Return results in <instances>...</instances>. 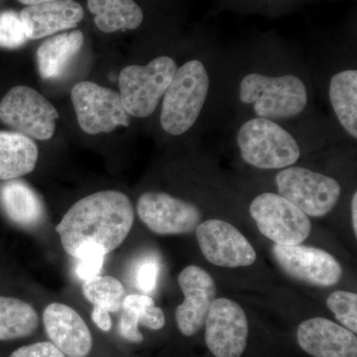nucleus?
Listing matches in <instances>:
<instances>
[{
	"label": "nucleus",
	"instance_id": "dca6fc26",
	"mask_svg": "<svg viewBox=\"0 0 357 357\" xmlns=\"http://www.w3.org/2000/svg\"><path fill=\"white\" fill-rule=\"evenodd\" d=\"M297 340L301 349L314 357H357L356 333L328 319L301 323Z\"/></svg>",
	"mask_w": 357,
	"mask_h": 357
},
{
	"label": "nucleus",
	"instance_id": "2f4dec72",
	"mask_svg": "<svg viewBox=\"0 0 357 357\" xmlns=\"http://www.w3.org/2000/svg\"><path fill=\"white\" fill-rule=\"evenodd\" d=\"M351 218L352 227H354V234L357 236V192H354L351 199Z\"/></svg>",
	"mask_w": 357,
	"mask_h": 357
},
{
	"label": "nucleus",
	"instance_id": "c756f323",
	"mask_svg": "<svg viewBox=\"0 0 357 357\" xmlns=\"http://www.w3.org/2000/svg\"><path fill=\"white\" fill-rule=\"evenodd\" d=\"M10 357H65V354L51 342H40L16 349Z\"/></svg>",
	"mask_w": 357,
	"mask_h": 357
},
{
	"label": "nucleus",
	"instance_id": "473e14b6",
	"mask_svg": "<svg viewBox=\"0 0 357 357\" xmlns=\"http://www.w3.org/2000/svg\"><path fill=\"white\" fill-rule=\"evenodd\" d=\"M20 3L25 6H34V4L43 3V2L54 1V0H18Z\"/></svg>",
	"mask_w": 357,
	"mask_h": 357
},
{
	"label": "nucleus",
	"instance_id": "cd10ccee",
	"mask_svg": "<svg viewBox=\"0 0 357 357\" xmlns=\"http://www.w3.org/2000/svg\"><path fill=\"white\" fill-rule=\"evenodd\" d=\"M158 262L146 259L139 263L136 271V285L144 293L153 292L156 288L160 271Z\"/></svg>",
	"mask_w": 357,
	"mask_h": 357
},
{
	"label": "nucleus",
	"instance_id": "ddd939ff",
	"mask_svg": "<svg viewBox=\"0 0 357 357\" xmlns=\"http://www.w3.org/2000/svg\"><path fill=\"white\" fill-rule=\"evenodd\" d=\"M272 252L281 269L297 280L319 287H332L342 278L340 262L321 249L301 244H275Z\"/></svg>",
	"mask_w": 357,
	"mask_h": 357
},
{
	"label": "nucleus",
	"instance_id": "f3484780",
	"mask_svg": "<svg viewBox=\"0 0 357 357\" xmlns=\"http://www.w3.org/2000/svg\"><path fill=\"white\" fill-rule=\"evenodd\" d=\"M20 15L27 38L36 40L76 27L84 18V9L75 0H54L27 6Z\"/></svg>",
	"mask_w": 357,
	"mask_h": 357
},
{
	"label": "nucleus",
	"instance_id": "4be33fe9",
	"mask_svg": "<svg viewBox=\"0 0 357 357\" xmlns=\"http://www.w3.org/2000/svg\"><path fill=\"white\" fill-rule=\"evenodd\" d=\"M84 44V34L79 30L46 40L37 50V65L44 79L59 77L70 61L76 57Z\"/></svg>",
	"mask_w": 357,
	"mask_h": 357
},
{
	"label": "nucleus",
	"instance_id": "b1692460",
	"mask_svg": "<svg viewBox=\"0 0 357 357\" xmlns=\"http://www.w3.org/2000/svg\"><path fill=\"white\" fill-rule=\"evenodd\" d=\"M38 326L34 307L24 301L0 296V340L29 337Z\"/></svg>",
	"mask_w": 357,
	"mask_h": 357
},
{
	"label": "nucleus",
	"instance_id": "393cba45",
	"mask_svg": "<svg viewBox=\"0 0 357 357\" xmlns=\"http://www.w3.org/2000/svg\"><path fill=\"white\" fill-rule=\"evenodd\" d=\"M82 290L93 307L109 312L121 311L126 290L121 282L114 277H93L84 281Z\"/></svg>",
	"mask_w": 357,
	"mask_h": 357
},
{
	"label": "nucleus",
	"instance_id": "a211bd4d",
	"mask_svg": "<svg viewBox=\"0 0 357 357\" xmlns=\"http://www.w3.org/2000/svg\"><path fill=\"white\" fill-rule=\"evenodd\" d=\"M0 206L9 220L23 229L36 227L44 218V204L39 195L17 178L0 185Z\"/></svg>",
	"mask_w": 357,
	"mask_h": 357
},
{
	"label": "nucleus",
	"instance_id": "2eb2a0df",
	"mask_svg": "<svg viewBox=\"0 0 357 357\" xmlns=\"http://www.w3.org/2000/svg\"><path fill=\"white\" fill-rule=\"evenodd\" d=\"M47 335L65 356L86 357L93 347V337L86 321L73 307L52 303L43 312Z\"/></svg>",
	"mask_w": 357,
	"mask_h": 357
},
{
	"label": "nucleus",
	"instance_id": "f03ea898",
	"mask_svg": "<svg viewBox=\"0 0 357 357\" xmlns=\"http://www.w3.org/2000/svg\"><path fill=\"white\" fill-rule=\"evenodd\" d=\"M237 100L251 117L279 122L292 121L306 112L309 86L294 73L249 72L237 86Z\"/></svg>",
	"mask_w": 357,
	"mask_h": 357
},
{
	"label": "nucleus",
	"instance_id": "4468645a",
	"mask_svg": "<svg viewBox=\"0 0 357 357\" xmlns=\"http://www.w3.org/2000/svg\"><path fill=\"white\" fill-rule=\"evenodd\" d=\"M178 282L185 300L176 310V321L183 335L192 337L204 326L217 295V286L206 270L195 265L185 267L178 275Z\"/></svg>",
	"mask_w": 357,
	"mask_h": 357
},
{
	"label": "nucleus",
	"instance_id": "7c9ffc66",
	"mask_svg": "<svg viewBox=\"0 0 357 357\" xmlns=\"http://www.w3.org/2000/svg\"><path fill=\"white\" fill-rule=\"evenodd\" d=\"M91 319L103 332H109L112 328V318H110L109 312L105 310L93 307V312H91Z\"/></svg>",
	"mask_w": 357,
	"mask_h": 357
},
{
	"label": "nucleus",
	"instance_id": "bb28decb",
	"mask_svg": "<svg viewBox=\"0 0 357 357\" xmlns=\"http://www.w3.org/2000/svg\"><path fill=\"white\" fill-rule=\"evenodd\" d=\"M24 24L15 11H4L0 14V47L16 49L27 41Z\"/></svg>",
	"mask_w": 357,
	"mask_h": 357
},
{
	"label": "nucleus",
	"instance_id": "9d476101",
	"mask_svg": "<svg viewBox=\"0 0 357 357\" xmlns=\"http://www.w3.org/2000/svg\"><path fill=\"white\" fill-rule=\"evenodd\" d=\"M137 213L148 229L160 236L189 234L202 222V213L196 204L162 192L140 196Z\"/></svg>",
	"mask_w": 357,
	"mask_h": 357
},
{
	"label": "nucleus",
	"instance_id": "f257e3e1",
	"mask_svg": "<svg viewBox=\"0 0 357 357\" xmlns=\"http://www.w3.org/2000/svg\"><path fill=\"white\" fill-rule=\"evenodd\" d=\"M134 208L123 192L102 191L77 201L56 227L66 252L81 259L109 255L123 243L134 222Z\"/></svg>",
	"mask_w": 357,
	"mask_h": 357
},
{
	"label": "nucleus",
	"instance_id": "5701e85b",
	"mask_svg": "<svg viewBox=\"0 0 357 357\" xmlns=\"http://www.w3.org/2000/svg\"><path fill=\"white\" fill-rule=\"evenodd\" d=\"M96 27L105 33L128 31L140 27L144 13L134 0H88Z\"/></svg>",
	"mask_w": 357,
	"mask_h": 357
},
{
	"label": "nucleus",
	"instance_id": "20e7f679",
	"mask_svg": "<svg viewBox=\"0 0 357 357\" xmlns=\"http://www.w3.org/2000/svg\"><path fill=\"white\" fill-rule=\"evenodd\" d=\"M236 135L241 158L260 170H282L300 159L299 142L279 122L249 117L239 126Z\"/></svg>",
	"mask_w": 357,
	"mask_h": 357
},
{
	"label": "nucleus",
	"instance_id": "aec40b11",
	"mask_svg": "<svg viewBox=\"0 0 357 357\" xmlns=\"http://www.w3.org/2000/svg\"><path fill=\"white\" fill-rule=\"evenodd\" d=\"M36 143L18 132L0 131V181L31 173L38 160Z\"/></svg>",
	"mask_w": 357,
	"mask_h": 357
},
{
	"label": "nucleus",
	"instance_id": "6e6552de",
	"mask_svg": "<svg viewBox=\"0 0 357 357\" xmlns=\"http://www.w3.org/2000/svg\"><path fill=\"white\" fill-rule=\"evenodd\" d=\"M58 119L55 107L30 86H14L0 102V121L35 139L53 137Z\"/></svg>",
	"mask_w": 357,
	"mask_h": 357
},
{
	"label": "nucleus",
	"instance_id": "6ab92c4d",
	"mask_svg": "<svg viewBox=\"0 0 357 357\" xmlns=\"http://www.w3.org/2000/svg\"><path fill=\"white\" fill-rule=\"evenodd\" d=\"M328 100L340 128L357 139V70L344 68L330 77Z\"/></svg>",
	"mask_w": 357,
	"mask_h": 357
},
{
	"label": "nucleus",
	"instance_id": "412c9836",
	"mask_svg": "<svg viewBox=\"0 0 357 357\" xmlns=\"http://www.w3.org/2000/svg\"><path fill=\"white\" fill-rule=\"evenodd\" d=\"M122 314L119 321V332L122 337L135 344L142 342L144 337L138 326L142 325L150 330L158 331L165 326V314L155 306L154 300L147 295H132L124 297Z\"/></svg>",
	"mask_w": 357,
	"mask_h": 357
},
{
	"label": "nucleus",
	"instance_id": "0eeeda50",
	"mask_svg": "<svg viewBox=\"0 0 357 357\" xmlns=\"http://www.w3.org/2000/svg\"><path fill=\"white\" fill-rule=\"evenodd\" d=\"M251 218L263 236L279 245H296L306 241L312 223L306 213L275 192H263L251 202Z\"/></svg>",
	"mask_w": 357,
	"mask_h": 357
},
{
	"label": "nucleus",
	"instance_id": "39448f33",
	"mask_svg": "<svg viewBox=\"0 0 357 357\" xmlns=\"http://www.w3.org/2000/svg\"><path fill=\"white\" fill-rule=\"evenodd\" d=\"M178 65L170 56H159L146 65H130L119 77V96L131 116H150L165 95Z\"/></svg>",
	"mask_w": 357,
	"mask_h": 357
},
{
	"label": "nucleus",
	"instance_id": "c85d7f7f",
	"mask_svg": "<svg viewBox=\"0 0 357 357\" xmlns=\"http://www.w3.org/2000/svg\"><path fill=\"white\" fill-rule=\"evenodd\" d=\"M105 255L102 253H89L79 259L76 267V274L82 280L86 281L93 277L98 276L102 271Z\"/></svg>",
	"mask_w": 357,
	"mask_h": 357
},
{
	"label": "nucleus",
	"instance_id": "1a4fd4ad",
	"mask_svg": "<svg viewBox=\"0 0 357 357\" xmlns=\"http://www.w3.org/2000/svg\"><path fill=\"white\" fill-rule=\"evenodd\" d=\"M70 96L79 128L86 133H109L130 124V115L124 109L121 96L112 89L93 82H81L73 86Z\"/></svg>",
	"mask_w": 357,
	"mask_h": 357
},
{
	"label": "nucleus",
	"instance_id": "9b49d317",
	"mask_svg": "<svg viewBox=\"0 0 357 357\" xmlns=\"http://www.w3.org/2000/svg\"><path fill=\"white\" fill-rule=\"evenodd\" d=\"M206 344L215 357H241L249 333L248 318L241 305L220 298L211 304L206 317Z\"/></svg>",
	"mask_w": 357,
	"mask_h": 357
},
{
	"label": "nucleus",
	"instance_id": "f8f14e48",
	"mask_svg": "<svg viewBox=\"0 0 357 357\" xmlns=\"http://www.w3.org/2000/svg\"><path fill=\"white\" fill-rule=\"evenodd\" d=\"M196 236L202 253L215 266H250L257 257L245 236L229 222L206 220L197 227Z\"/></svg>",
	"mask_w": 357,
	"mask_h": 357
},
{
	"label": "nucleus",
	"instance_id": "7ed1b4c3",
	"mask_svg": "<svg viewBox=\"0 0 357 357\" xmlns=\"http://www.w3.org/2000/svg\"><path fill=\"white\" fill-rule=\"evenodd\" d=\"M210 70L202 59H191L178 67L162 98L160 123L166 133L180 136L199 121L211 91Z\"/></svg>",
	"mask_w": 357,
	"mask_h": 357
},
{
	"label": "nucleus",
	"instance_id": "a878e982",
	"mask_svg": "<svg viewBox=\"0 0 357 357\" xmlns=\"http://www.w3.org/2000/svg\"><path fill=\"white\" fill-rule=\"evenodd\" d=\"M328 309L347 330L357 333V295L356 293L337 291L326 300Z\"/></svg>",
	"mask_w": 357,
	"mask_h": 357
},
{
	"label": "nucleus",
	"instance_id": "423d86ee",
	"mask_svg": "<svg viewBox=\"0 0 357 357\" xmlns=\"http://www.w3.org/2000/svg\"><path fill=\"white\" fill-rule=\"evenodd\" d=\"M278 194L307 217L321 218L337 206L342 188L335 178L304 167L282 169L275 177Z\"/></svg>",
	"mask_w": 357,
	"mask_h": 357
}]
</instances>
